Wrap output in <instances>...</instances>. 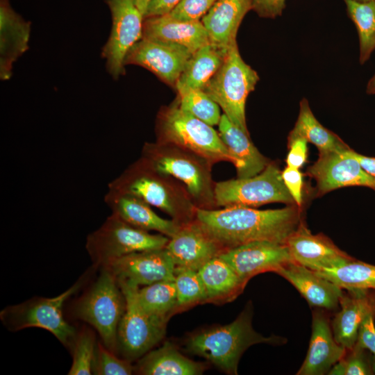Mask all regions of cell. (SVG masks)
Listing matches in <instances>:
<instances>
[{
  "instance_id": "cell-1",
  "label": "cell",
  "mask_w": 375,
  "mask_h": 375,
  "mask_svg": "<svg viewBox=\"0 0 375 375\" xmlns=\"http://www.w3.org/2000/svg\"><path fill=\"white\" fill-rule=\"evenodd\" d=\"M295 204L272 210L231 206L222 209H200L196 219L226 251L253 241L285 244L303 221Z\"/></svg>"
},
{
  "instance_id": "cell-2",
  "label": "cell",
  "mask_w": 375,
  "mask_h": 375,
  "mask_svg": "<svg viewBox=\"0 0 375 375\" xmlns=\"http://www.w3.org/2000/svg\"><path fill=\"white\" fill-rule=\"evenodd\" d=\"M108 188L135 196L167 214L180 225L196 219L197 208L185 186L140 158L108 183Z\"/></svg>"
},
{
  "instance_id": "cell-3",
  "label": "cell",
  "mask_w": 375,
  "mask_h": 375,
  "mask_svg": "<svg viewBox=\"0 0 375 375\" xmlns=\"http://www.w3.org/2000/svg\"><path fill=\"white\" fill-rule=\"evenodd\" d=\"M252 306L247 305L231 323L215 326L192 334L186 340L187 350L201 356L228 374H238L240 359L251 346L267 343L282 344L285 338L265 337L251 324Z\"/></svg>"
},
{
  "instance_id": "cell-4",
  "label": "cell",
  "mask_w": 375,
  "mask_h": 375,
  "mask_svg": "<svg viewBox=\"0 0 375 375\" xmlns=\"http://www.w3.org/2000/svg\"><path fill=\"white\" fill-rule=\"evenodd\" d=\"M140 158L149 167L169 175L186 188L197 208L216 209L212 163L204 157L172 144L146 142Z\"/></svg>"
},
{
  "instance_id": "cell-5",
  "label": "cell",
  "mask_w": 375,
  "mask_h": 375,
  "mask_svg": "<svg viewBox=\"0 0 375 375\" xmlns=\"http://www.w3.org/2000/svg\"><path fill=\"white\" fill-rule=\"evenodd\" d=\"M156 142L172 144L190 150L213 165L233 163L219 134L212 126L183 110L176 99L160 108L156 119Z\"/></svg>"
},
{
  "instance_id": "cell-6",
  "label": "cell",
  "mask_w": 375,
  "mask_h": 375,
  "mask_svg": "<svg viewBox=\"0 0 375 375\" xmlns=\"http://www.w3.org/2000/svg\"><path fill=\"white\" fill-rule=\"evenodd\" d=\"M125 308V297L117 278L108 268L101 267L97 279L75 302L72 313L76 319L92 326L103 345L115 353L118 327Z\"/></svg>"
},
{
  "instance_id": "cell-7",
  "label": "cell",
  "mask_w": 375,
  "mask_h": 375,
  "mask_svg": "<svg viewBox=\"0 0 375 375\" xmlns=\"http://www.w3.org/2000/svg\"><path fill=\"white\" fill-rule=\"evenodd\" d=\"M259 80L258 73L241 57L235 43L228 49L219 69L202 90L232 123L249 135L245 105Z\"/></svg>"
},
{
  "instance_id": "cell-8",
  "label": "cell",
  "mask_w": 375,
  "mask_h": 375,
  "mask_svg": "<svg viewBox=\"0 0 375 375\" xmlns=\"http://www.w3.org/2000/svg\"><path fill=\"white\" fill-rule=\"evenodd\" d=\"M169 240L165 235L151 234L111 214L88 235L85 248L94 265L101 268L132 253L165 248Z\"/></svg>"
},
{
  "instance_id": "cell-9",
  "label": "cell",
  "mask_w": 375,
  "mask_h": 375,
  "mask_svg": "<svg viewBox=\"0 0 375 375\" xmlns=\"http://www.w3.org/2000/svg\"><path fill=\"white\" fill-rule=\"evenodd\" d=\"M83 285L78 281L60 294L51 297H34L23 303L8 306L0 312L3 324L10 331L29 327L44 328L52 333L65 347L72 349L77 335L76 328L64 318L65 302Z\"/></svg>"
},
{
  "instance_id": "cell-10",
  "label": "cell",
  "mask_w": 375,
  "mask_h": 375,
  "mask_svg": "<svg viewBox=\"0 0 375 375\" xmlns=\"http://www.w3.org/2000/svg\"><path fill=\"white\" fill-rule=\"evenodd\" d=\"M214 193L217 207L253 208L273 202L295 204L279 167L271 162L256 176L215 183Z\"/></svg>"
},
{
  "instance_id": "cell-11",
  "label": "cell",
  "mask_w": 375,
  "mask_h": 375,
  "mask_svg": "<svg viewBox=\"0 0 375 375\" xmlns=\"http://www.w3.org/2000/svg\"><path fill=\"white\" fill-rule=\"evenodd\" d=\"M118 283L125 297L126 308L118 327L117 350L124 359L131 361L145 355L162 340L169 318L144 311L135 297L136 286Z\"/></svg>"
},
{
  "instance_id": "cell-12",
  "label": "cell",
  "mask_w": 375,
  "mask_h": 375,
  "mask_svg": "<svg viewBox=\"0 0 375 375\" xmlns=\"http://www.w3.org/2000/svg\"><path fill=\"white\" fill-rule=\"evenodd\" d=\"M112 17L109 38L102 48L107 71L114 79L125 74L124 60L142 36L144 16L134 0H105Z\"/></svg>"
},
{
  "instance_id": "cell-13",
  "label": "cell",
  "mask_w": 375,
  "mask_h": 375,
  "mask_svg": "<svg viewBox=\"0 0 375 375\" xmlns=\"http://www.w3.org/2000/svg\"><path fill=\"white\" fill-rule=\"evenodd\" d=\"M349 149L319 154L317 160L308 168V174L316 181L317 196L347 186H364L375 190V177L363 169Z\"/></svg>"
},
{
  "instance_id": "cell-14",
  "label": "cell",
  "mask_w": 375,
  "mask_h": 375,
  "mask_svg": "<svg viewBox=\"0 0 375 375\" xmlns=\"http://www.w3.org/2000/svg\"><path fill=\"white\" fill-rule=\"evenodd\" d=\"M192 55L178 45L141 38L128 51L124 65L142 67L175 89Z\"/></svg>"
},
{
  "instance_id": "cell-15",
  "label": "cell",
  "mask_w": 375,
  "mask_h": 375,
  "mask_svg": "<svg viewBox=\"0 0 375 375\" xmlns=\"http://www.w3.org/2000/svg\"><path fill=\"white\" fill-rule=\"evenodd\" d=\"M117 281L131 286L174 280L176 266L166 248L132 253L108 266Z\"/></svg>"
},
{
  "instance_id": "cell-16",
  "label": "cell",
  "mask_w": 375,
  "mask_h": 375,
  "mask_svg": "<svg viewBox=\"0 0 375 375\" xmlns=\"http://www.w3.org/2000/svg\"><path fill=\"white\" fill-rule=\"evenodd\" d=\"M247 284L263 272H276L293 260L285 244L260 240L227 249L219 255Z\"/></svg>"
},
{
  "instance_id": "cell-17",
  "label": "cell",
  "mask_w": 375,
  "mask_h": 375,
  "mask_svg": "<svg viewBox=\"0 0 375 375\" xmlns=\"http://www.w3.org/2000/svg\"><path fill=\"white\" fill-rule=\"evenodd\" d=\"M285 245L294 262L314 271L337 267L353 258L324 234H312L303 221Z\"/></svg>"
},
{
  "instance_id": "cell-18",
  "label": "cell",
  "mask_w": 375,
  "mask_h": 375,
  "mask_svg": "<svg viewBox=\"0 0 375 375\" xmlns=\"http://www.w3.org/2000/svg\"><path fill=\"white\" fill-rule=\"evenodd\" d=\"M165 248L176 267L196 271L225 251L196 219L181 226L169 238Z\"/></svg>"
},
{
  "instance_id": "cell-19",
  "label": "cell",
  "mask_w": 375,
  "mask_h": 375,
  "mask_svg": "<svg viewBox=\"0 0 375 375\" xmlns=\"http://www.w3.org/2000/svg\"><path fill=\"white\" fill-rule=\"evenodd\" d=\"M347 349L335 340L327 310L312 312V334L306 357L297 375H323L342 358Z\"/></svg>"
},
{
  "instance_id": "cell-20",
  "label": "cell",
  "mask_w": 375,
  "mask_h": 375,
  "mask_svg": "<svg viewBox=\"0 0 375 375\" xmlns=\"http://www.w3.org/2000/svg\"><path fill=\"white\" fill-rule=\"evenodd\" d=\"M276 273L288 281L310 306L332 311L340 306L343 289L317 272L292 261Z\"/></svg>"
},
{
  "instance_id": "cell-21",
  "label": "cell",
  "mask_w": 375,
  "mask_h": 375,
  "mask_svg": "<svg viewBox=\"0 0 375 375\" xmlns=\"http://www.w3.org/2000/svg\"><path fill=\"white\" fill-rule=\"evenodd\" d=\"M104 201L112 214L136 228L154 231L170 238L181 227L172 219L160 217L149 204L132 194L108 188Z\"/></svg>"
},
{
  "instance_id": "cell-22",
  "label": "cell",
  "mask_w": 375,
  "mask_h": 375,
  "mask_svg": "<svg viewBox=\"0 0 375 375\" xmlns=\"http://www.w3.org/2000/svg\"><path fill=\"white\" fill-rule=\"evenodd\" d=\"M340 307L331 322L332 331L335 341L349 350L357 340L363 319L369 313L375 312V290H347L340 298Z\"/></svg>"
},
{
  "instance_id": "cell-23",
  "label": "cell",
  "mask_w": 375,
  "mask_h": 375,
  "mask_svg": "<svg viewBox=\"0 0 375 375\" xmlns=\"http://www.w3.org/2000/svg\"><path fill=\"white\" fill-rule=\"evenodd\" d=\"M142 38L178 45L192 54L210 43L201 21L181 22L168 15L144 18Z\"/></svg>"
},
{
  "instance_id": "cell-24",
  "label": "cell",
  "mask_w": 375,
  "mask_h": 375,
  "mask_svg": "<svg viewBox=\"0 0 375 375\" xmlns=\"http://www.w3.org/2000/svg\"><path fill=\"white\" fill-rule=\"evenodd\" d=\"M31 22L11 7L9 0H0V78L9 80L13 65L28 49Z\"/></svg>"
},
{
  "instance_id": "cell-25",
  "label": "cell",
  "mask_w": 375,
  "mask_h": 375,
  "mask_svg": "<svg viewBox=\"0 0 375 375\" xmlns=\"http://www.w3.org/2000/svg\"><path fill=\"white\" fill-rule=\"evenodd\" d=\"M252 0H217L201 19L210 43L226 51L237 43V34Z\"/></svg>"
},
{
  "instance_id": "cell-26",
  "label": "cell",
  "mask_w": 375,
  "mask_h": 375,
  "mask_svg": "<svg viewBox=\"0 0 375 375\" xmlns=\"http://www.w3.org/2000/svg\"><path fill=\"white\" fill-rule=\"evenodd\" d=\"M219 136L233 158L237 178H248L260 173L270 162L253 145L249 135L222 115L218 124Z\"/></svg>"
},
{
  "instance_id": "cell-27",
  "label": "cell",
  "mask_w": 375,
  "mask_h": 375,
  "mask_svg": "<svg viewBox=\"0 0 375 375\" xmlns=\"http://www.w3.org/2000/svg\"><path fill=\"white\" fill-rule=\"evenodd\" d=\"M206 366L183 356L174 344L165 342L141 357L134 371L144 375H199Z\"/></svg>"
},
{
  "instance_id": "cell-28",
  "label": "cell",
  "mask_w": 375,
  "mask_h": 375,
  "mask_svg": "<svg viewBox=\"0 0 375 375\" xmlns=\"http://www.w3.org/2000/svg\"><path fill=\"white\" fill-rule=\"evenodd\" d=\"M227 50L208 43L194 52L176 85L178 95L192 90H202L219 69Z\"/></svg>"
},
{
  "instance_id": "cell-29",
  "label": "cell",
  "mask_w": 375,
  "mask_h": 375,
  "mask_svg": "<svg viewBox=\"0 0 375 375\" xmlns=\"http://www.w3.org/2000/svg\"><path fill=\"white\" fill-rule=\"evenodd\" d=\"M197 272L206 290L207 301L232 299L246 285L233 267L219 256L208 260Z\"/></svg>"
},
{
  "instance_id": "cell-30",
  "label": "cell",
  "mask_w": 375,
  "mask_h": 375,
  "mask_svg": "<svg viewBox=\"0 0 375 375\" xmlns=\"http://www.w3.org/2000/svg\"><path fill=\"white\" fill-rule=\"evenodd\" d=\"M288 136L303 138L318 149L319 154L342 153L351 149L339 136L319 122L305 98L300 101L297 122Z\"/></svg>"
},
{
  "instance_id": "cell-31",
  "label": "cell",
  "mask_w": 375,
  "mask_h": 375,
  "mask_svg": "<svg viewBox=\"0 0 375 375\" xmlns=\"http://www.w3.org/2000/svg\"><path fill=\"white\" fill-rule=\"evenodd\" d=\"M134 294L139 306L146 312L169 318L176 309L174 280L160 281L142 288L135 287Z\"/></svg>"
},
{
  "instance_id": "cell-32",
  "label": "cell",
  "mask_w": 375,
  "mask_h": 375,
  "mask_svg": "<svg viewBox=\"0 0 375 375\" xmlns=\"http://www.w3.org/2000/svg\"><path fill=\"white\" fill-rule=\"evenodd\" d=\"M315 272L346 290H375V265L355 258L339 267Z\"/></svg>"
},
{
  "instance_id": "cell-33",
  "label": "cell",
  "mask_w": 375,
  "mask_h": 375,
  "mask_svg": "<svg viewBox=\"0 0 375 375\" xmlns=\"http://www.w3.org/2000/svg\"><path fill=\"white\" fill-rule=\"evenodd\" d=\"M359 37L360 62L363 64L375 49V0H344Z\"/></svg>"
},
{
  "instance_id": "cell-34",
  "label": "cell",
  "mask_w": 375,
  "mask_h": 375,
  "mask_svg": "<svg viewBox=\"0 0 375 375\" xmlns=\"http://www.w3.org/2000/svg\"><path fill=\"white\" fill-rule=\"evenodd\" d=\"M174 283L176 309L207 301L206 290L197 271L176 267Z\"/></svg>"
},
{
  "instance_id": "cell-35",
  "label": "cell",
  "mask_w": 375,
  "mask_h": 375,
  "mask_svg": "<svg viewBox=\"0 0 375 375\" xmlns=\"http://www.w3.org/2000/svg\"><path fill=\"white\" fill-rule=\"evenodd\" d=\"M177 99L181 109L213 126L218 125L222 115L219 105L201 89L192 90Z\"/></svg>"
},
{
  "instance_id": "cell-36",
  "label": "cell",
  "mask_w": 375,
  "mask_h": 375,
  "mask_svg": "<svg viewBox=\"0 0 375 375\" xmlns=\"http://www.w3.org/2000/svg\"><path fill=\"white\" fill-rule=\"evenodd\" d=\"M97 344L95 335L90 329L85 328L77 333L71 349L73 356L69 375L92 374Z\"/></svg>"
},
{
  "instance_id": "cell-37",
  "label": "cell",
  "mask_w": 375,
  "mask_h": 375,
  "mask_svg": "<svg viewBox=\"0 0 375 375\" xmlns=\"http://www.w3.org/2000/svg\"><path fill=\"white\" fill-rule=\"evenodd\" d=\"M374 358L365 348L356 344L329 371V375L374 374Z\"/></svg>"
},
{
  "instance_id": "cell-38",
  "label": "cell",
  "mask_w": 375,
  "mask_h": 375,
  "mask_svg": "<svg viewBox=\"0 0 375 375\" xmlns=\"http://www.w3.org/2000/svg\"><path fill=\"white\" fill-rule=\"evenodd\" d=\"M134 367L130 361L119 358L114 352L98 342L92 365V374L97 375H129Z\"/></svg>"
},
{
  "instance_id": "cell-39",
  "label": "cell",
  "mask_w": 375,
  "mask_h": 375,
  "mask_svg": "<svg viewBox=\"0 0 375 375\" xmlns=\"http://www.w3.org/2000/svg\"><path fill=\"white\" fill-rule=\"evenodd\" d=\"M216 1L181 0L168 15L181 22L201 21Z\"/></svg>"
},
{
  "instance_id": "cell-40",
  "label": "cell",
  "mask_w": 375,
  "mask_h": 375,
  "mask_svg": "<svg viewBox=\"0 0 375 375\" xmlns=\"http://www.w3.org/2000/svg\"><path fill=\"white\" fill-rule=\"evenodd\" d=\"M308 141L300 136H288L289 151L285 162L287 166L300 169L307 161Z\"/></svg>"
},
{
  "instance_id": "cell-41",
  "label": "cell",
  "mask_w": 375,
  "mask_h": 375,
  "mask_svg": "<svg viewBox=\"0 0 375 375\" xmlns=\"http://www.w3.org/2000/svg\"><path fill=\"white\" fill-rule=\"evenodd\" d=\"M281 176L294 203L301 208L303 203V175L300 169L287 166L281 171Z\"/></svg>"
},
{
  "instance_id": "cell-42",
  "label": "cell",
  "mask_w": 375,
  "mask_h": 375,
  "mask_svg": "<svg viewBox=\"0 0 375 375\" xmlns=\"http://www.w3.org/2000/svg\"><path fill=\"white\" fill-rule=\"evenodd\" d=\"M375 312L369 313L363 319L358 333L356 344L367 349L374 358L375 373Z\"/></svg>"
},
{
  "instance_id": "cell-43",
  "label": "cell",
  "mask_w": 375,
  "mask_h": 375,
  "mask_svg": "<svg viewBox=\"0 0 375 375\" xmlns=\"http://www.w3.org/2000/svg\"><path fill=\"white\" fill-rule=\"evenodd\" d=\"M285 0H252V8L258 16L274 19L281 15Z\"/></svg>"
},
{
  "instance_id": "cell-44",
  "label": "cell",
  "mask_w": 375,
  "mask_h": 375,
  "mask_svg": "<svg viewBox=\"0 0 375 375\" xmlns=\"http://www.w3.org/2000/svg\"><path fill=\"white\" fill-rule=\"evenodd\" d=\"M181 0H151L144 18L168 15Z\"/></svg>"
},
{
  "instance_id": "cell-45",
  "label": "cell",
  "mask_w": 375,
  "mask_h": 375,
  "mask_svg": "<svg viewBox=\"0 0 375 375\" xmlns=\"http://www.w3.org/2000/svg\"><path fill=\"white\" fill-rule=\"evenodd\" d=\"M349 152L358 160L361 167L367 173L375 177V157L362 155L351 149H349Z\"/></svg>"
},
{
  "instance_id": "cell-46",
  "label": "cell",
  "mask_w": 375,
  "mask_h": 375,
  "mask_svg": "<svg viewBox=\"0 0 375 375\" xmlns=\"http://www.w3.org/2000/svg\"><path fill=\"white\" fill-rule=\"evenodd\" d=\"M151 0H134L135 6L144 16L148 5Z\"/></svg>"
},
{
  "instance_id": "cell-47",
  "label": "cell",
  "mask_w": 375,
  "mask_h": 375,
  "mask_svg": "<svg viewBox=\"0 0 375 375\" xmlns=\"http://www.w3.org/2000/svg\"><path fill=\"white\" fill-rule=\"evenodd\" d=\"M366 92L369 94H375V74L367 83Z\"/></svg>"
},
{
  "instance_id": "cell-48",
  "label": "cell",
  "mask_w": 375,
  "mask_h": 375,
  "mask_svg": "<svg viewBox=\"0 0 375 375\" xmlns=\"http://www.w3.org/2000/svg\"><path fill=\"white\" fill-rule=\"evenodd\" d=\"M355 1H357L359 2H367V1H373V0H355Z\"/></svg>"
}]
</instances>
